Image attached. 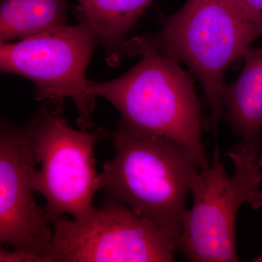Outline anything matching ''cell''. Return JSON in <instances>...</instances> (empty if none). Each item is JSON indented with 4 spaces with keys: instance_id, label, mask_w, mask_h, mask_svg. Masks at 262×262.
Segmentation results:
<instances>
[{
    "instance_id": "3957f363",
    "label": "cell",
    "mask_w": 262,
    "mask_h": 262,
    "mask_svg": "<svg viewBox=\"0 0 262 262\" xmlns=\"http://www.w3.org/2000/svg\"><path fill=\"white\" fill-rule=\"evenodd\" d=\"M261 35L262 27L239 0H188L154 39L164 56L187 64L201 82L215 139L224 115L226 72Z\"/></svg>"
},
{
    "instance_id": "5b68a950",
    "label": "cell",
    "mask_w": 262,
    "mask_h": 262,
    "mask_svg": "<svg viewBox=\"0 0 262 262\" xmlns=\"http://www.w3.org/2000/svg\"><path fill=\"white\" fill-rule=\"evenodd\" d=\"M63 103L48 101L26 125L41 163L31 183L46 199L51 223L65 214L82 220L94 211L95 194L101 190L94 148L108 137L103 128L91 133L72 128L63 117Z\"/></svg>"
},
{
    "instance_id": "9c48e42d",
    "label": "cell",
    "mask_w": 262,
    "mask_h": 262,
    "mask_svg": "<svg viewBox=\"0 0 262 262\" xmlns=\"http://www.w3.org/2000/svg\"><path fill=\"white\" fill-rule=\"evenodd\" d=\"M244 58L238 78L226 85L224 115L233 134L241 137L235 145L258 156L262 149V46L250 48Z\"/></svg>"
},
{
    "instance_id": "277c9868",
    "label": "cell",
    "mask_w": 262,
    "mask_h": 262,
    "mask_svg": "<svg viewBox=\"0 0 262 262\" xmlns=\"http://www.w3.org/2000/svg\"><path fill=\"white\" fill-rule=\"evenodd\" d=\"M234 173H226L215 148L211 167L198 172L191 187L193 204L183 220L177 251L194 262L238 261L235 225L244 203L262 207L261 168L258 155L232 146L226 153Z\"/></svg>"
},
{
    "instance_id": "7a4b0ae2",
    "label": "cell",
    "mask_w": 262,
    "mask_h": 262,
    "mask_svg": "<svg viewBox=\"0 0 262 262\" xmlns=\"http://www.w3.org/2000/svg\"><path fill=\"white\" fill-rule=\"evenodd\" d=\"M127 54L142 58L115 80H88V94L107 100L131 126L182 143L201 169L209 166L201 140V103L190 76L150 38L130 39Z\"/></svg>"
},
{
    "instance_id": "ba28073f",
    "label": "cell",
    "mask_w": 262,
    "mask_h": 262,
    "mask_svg": "<svg viewBox=\"0 0 262 262\" xmlns=\"http://www.w3.org/2000/svg\"><path fill=\"white\" fill-rule=\"evenodd\" d=\"M38 161L29 131L4 125L0 136V242L44 258L53 225L38 206L32 186Z\"/></svg>"
},
{
    "instance_id": "6da1fadb",
    "label": "cell",
    "mask_w": 262,
    "mask_h": 262,
    "mask_svg": "<svg viewBox=\"0 0 262 262\" xmlns=\"http://www.w3.org/2000/svg\"><path fill=\"white\" fill-rule=\"evenodd\" d=\"M115 155L103 164L100 189L173 237L182 233L186 198L201 168L187 146L131 126L120 119L108 132Z\"/></svg>"
},
{
    "instance_id": "7c38bea8",
    "label": "cell",
    "mask_w": 262,
    "mask_h": 262,
    "mask_svg": "<svg viewBox=\"0 0 262 262\" xmlns=\"http://www.w3.org/2000/svg\"><path fill=\"white\" fill-rule=\"evenodd\" d=\"M0 261L1 262H45L44 258L33 253L14 249L9 251L1 248L0 249Z\"/></svg>"
},
{
    "instance_id": "8fae6325",
    "label": "cell",
    "mask_w": 262,
    "mask_h": 262,
    "mask_svg": "<svg viewBox=\"0 0 262 262\" xmlns=\"http://www.w3.org/2000/svg\"><path fill=\"white\" fill-rule=\"evenodd\" d=\"M65 25L66 0H1V43L21 40Z\"/></svg>"
},
{
    "instance_id": "4fadbf2b",
    "label": "cell",
    "mask_w": 262,
    "mask_h": 262,
    "mask_svg": "<svg viewBox=\"0 0 262 262\" xmlns=\"http://www.w3.org/2000/svg\"><path fill=\"white\" fill-rule=\"evenodd\" d=\"M247 14L262 27V0H239Z\"/></svg>"
},
{
    "instance_id": "8992f818",
    "label": "cell",
    "mask_w": 262,
    "mask_h": 262,
    "mask_svg": "<svg viewBox=\"0 0 262 262\" xmlns=\"http://www.w3.org/2000/svg\"><path fill=\"white\" fill-rule=\"evenodd\" d=\"M46 262H171L173 237L125 203L106 194L82 220L59 217Z\"/></svg>"
},
{
    "instance_id": "5bb4252c",
    "label": "cell",
    "mask_w": 262,
    "mask_h": 262,
    "mask_svg": "<svg viewBox=\"0 0 262 262\" xmlns=\"http://www.w3.org/2000/svg\"><path fill=\"white\" fill-rule=\"evenodd\" d=\"M258 163L259 165L260 168L262 169V149L260 151L259 155L258 156Z\"/></svg>"
},
{
    "instance_id": "9a60e30c",
    "label": "cell",
    "mask_w": 262,
    "mask_h": 262,
    "mask_svg": "<svg viewBox=\"0 0 262 262\" xmlns=\"http://www.w3.org/2000/svg\"><path fill=\"white\" fill-rule=\"evenodd\" d=\"M255 261H262V255L259 256V257H258L256 258V260H254Z\"/></svg>"
},
{
    "instance_id": "52a82bcc",
    "label": "cell",
    "mask_w": 262,
    "mask_h": 262,
    "mask_svg": "<svg viewBox=\"0 0 262 262\" xmlns=\"http://www.w3.org/2000/svg\"><path fill=\"white\" fill-rule=\"evenodd\" d=\"M96 34L89 24L65 25L0 46L3 73L28 78L35 84L37 101L73 100L81 130L94 126L95 98L87 93L86 70L94 52Z\"/></svg>"
},
{
    "instance_id": "30bf717a",
    "label": "cell",
    "mask_w": 262,
    "mask_h": 262,
    "mask_svg": "<svg viewBox=\"0 0 262 262\" xmlns=\"http://www.w3.org/2000/svg\"><path fill=\"white\" fill-rule=\"evenodd\" d=\"M152 0H77L79 20L89 24L106 53L110 67L127 54V34Z\"/></svg>"
}]
</instances>
